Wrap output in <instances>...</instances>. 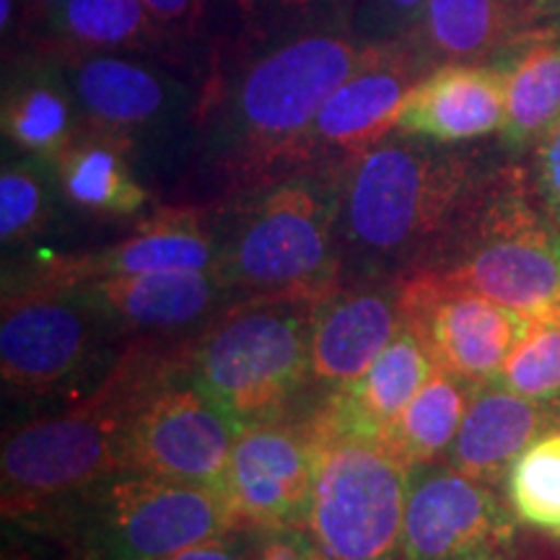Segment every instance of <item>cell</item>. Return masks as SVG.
Segmentation results:
<instances>
[{"instance_id": "obj_24", "label": "cell", "mask_w": 560, "mask_h": 560, "mask_svg": "<svg viewBox=\"0 0 560 560\" xmlns=\"http://www.w3.org/2000/svg\"><path fill=\"white\" fill-rule=\"evenodd\" d=\"M34 50L47 55L174 50L166 32L140 0H66L34 26Z\"/></svg>"}, {"instance_id": "obj_10", "label": "cell", "mask_w": 560, "mask_h": 560, "mask_svg": "<svg viewBox=\"0 0 560 560\" xmlns=\"http://www.w3.org/2000/svg\"><path fill=\"white\" fill-rule=\"evenodd\" d=\"M66 70L81 132L115 140L130 156L192 125L198 89L172 70L125 52L52 55Z\"/></svg>"}, {"instance_id": "obj_21", "label": "cell", "mask_w": 560, "mask_h": 560, "mask_svg": "<svg viewBox=\"0 0 560 560\" xmlns=\"http://www.w3.org/2000/svg\"><path fill=\"white\" fill-rule=\"evenodd\" d=\"M436 371L429 346L410 322L359 380L332 392L319 405L317 418L332 429L384 439L400 412Z\"/></svg>"}, {"instance_id": "obj_7", "label": "cell", "mask_w": 560, "mask_h": 560, "mask_svg": "<svg viewBox=\"0 0 560 560\" xmlns=\"http://www.w3.org/2000/svg\"><path fill=\"white\" fill-rule=\"evenodd\" d=\"M524 314L560 312V226L520 166L495 170L431 270Z\"/></svg>"}, {"instance_id": "obj_34", "label": "cell", "mask_w": 560, "mask_h": 560, "mask_svg": "<svg viewBox=\"0 0 560 560\" xmlns=\"http://www.w3.org/2000/svg\"><path fill=\"white\" fill-rule=\"evenodd\" d=\"M174 47L198 39L208 24L210 0H140Z\"/></svg>"}, {"instance_id": "obj_28", "label": "cell", "mask_w": 560, "mask_h": 560, "mask_svg": "<svg viewBox=\"0 0 560 560\" xmlns=\"http://www.w3.org/2000/svg\"><path fill=\"white\" fill-rule=\"evenodd\" d=\"M62 187L55 161L21 156L5 161L0 172V240L3 247L30 242L50 226Z\"/></svg>"}, {"instance_id": "obj_2", "label": "cell", "mask_w": 560, "mask_h": 560, "mask_svg": "<svg viewBox=\"0 0 560 560\" xmlns=\"http://www.w3.org/2000/svg\"><path fill=\"white\" fill-rule=\"evenodd\" d=\"M490 174L475 156L400 132L340 164V285L431 270Z\"/></svg>"}, {"instance_id": "obj_27", "label": "cell", "mask_w": 560, "mask_h": 560, "mask_svg": "<svg viewBox=\"0 0 560 560\" xmlns=\"http://www.w3.org/2000/svg\"><path fill=\"white\" fill-rule=\"evenodd\" d=\"M475 389L478 387L472 382L436 366L431 380L420 387L382 441L410 470L441 462L457 439Z\"/></svg>"}, {"instance_id": "obj_3", "label": "cell", "mask_w": 560, "mask_h": 560, "mask_svg": "<svg viewBox=\"0 0 560 560\" xmlns=\"http://www.w3.org/2000/svg\"><path fill=\"white\" fill-rule=\"evenodd\" d=\"M340 166H304L219 210V272L240 299H322L340 285Z\"/></svg>"}, {"instance_id": "obj_9", "label": "cell", "mask_w": 560, "mask_h": 560, "mask_svg": "<svg viewBox=\"0 0 560 560\" xmlns=\"http://www.w3.org/2000/svg\"><path fill=\"white\" fill-rule=\"evenodd\" d=\"M120 335L70 280L50 272L5 278L0 374L13 395L47 397L86 382Z\"/></svg>"}, {"instance_id": "obj_38", "label": "cell", "mask_w": 560, "mask_h": 560, "mask_svg": "<svg viewBox=\"0 0 560 560\" xmlns=\"http://www.w3.org/2000/svg\"><path fill=\"white\" fill-rule=\"evenodd\" d=\"M66 0H21V26L24 32H32L47 13H52Z\"/></svg>"}, {"instance_id": "obj_26", "label": "cell", "mask_w": 560, "mask_h": 560, "mask_svg": "<svg viewBox=\"0 0 560 560\" xmlns=\"http://www.w3.org/2000/svg\"><path fill=\"white\" fill-rule=\"evenodd\" d=\"M506 73V115L501 125V149L522 156L560 117V34L537 30L516 50Z\"/></svg>"}, {"instance_id": "obj_25", "label": "cell", "mask_w": 560, "mask_h": 560, "mask_svg": "<svg viewBox=\"0 0 560 560\" xmlns=\"http://www.w3.org/2000/svg\"><path fill=\"white\" fill-rule=\"evenodd\" d=\"M62 198L96 219H130L149 206V190L132 172V156L115 140L79 132L55 159Z\"/></svg>"}, {"instance_id": "obj_29", "label": "cell", "mask_w": 560, "mask_h": 560, "mask_svg": "<svg viewBox=\"0 0 560 560\" xmlns=\"http://www.w3.org/2000/svg\"><path fill=\"white\" fill-rule=\"evenodd\" d=\"M503 482L516 520L560 540V425L532 441Z\"/></svg>"}, {"instance_id": "obj_37", "label": "cell", "mask_w": 560, "mask_h": 560, "mask_svg": "<svg viewBox=\"0 0 560 560\" xmlns=\"http://www.w3.org/2000/svg\"><path fill=\"white\" fill-rule=\"evenodd\" d=\"M524 19L532 32H537V26L552 24L560 19V0H520Z\"/></svg>"}, {"instance_id": "obj_30", "label": "cell", "mask_w": 560, "mask_h": 560, "mask_svg": "<svg viewBox=\"0 0 560 560\" xmlns=\"http://www.w3.org/2000/svg\"><path fill=\"white\" fill-rule=\"evenodd\" d=\"M495 382L560 410V312L532 322Z\"/></svg>"}, {"instance_id": "obj_12", "label": "cell", "mask_w": 560, "mask_h": 560, "mask_svg": "<svg viewBox=\"0 0 560 560\" xmlns=\"http://www.w3.org/2000/svg\"><path fill=\"white\" fill-rule=\"evenodd\" d=\"M240 431L187 380L179 361L138 405L125 444V470L219 488Z\"/></svg>"}, {"instance_id": "obj_35", "label": "cell", "mask_w": 560, "mask_h": 560, "mask_svg": "<svg viewBox=\"0 0 560 560\" xmlns=\"http://www.w3.org/2000/svg\"><path fill=\"white\" fill-rule=\"evenodd\" d=\"M532 151H535L532 182H535L537 198L560 226V117L545 130Z\"/></svg>"}, {"instance_id": "obj_33", "label": "cell", "mask_w": 560, "mask_h": 560, "mask_svg": "<svg viewBox=\"0 0 560 560\" xmlns=\"http://www.w3.org/2000/svg\"><path fill=\"white\" fill-rule=\"evenodd\" d=\"M249 540L252 560H332L306 527L242 529Z\"/></svg>"}, {"instance_id": "obj_4", "label": "cell", "mask_w": 560, "mask_h": 560, "mask_svg": "<svg viewBox=\"0 0 560 560\" xmlns=\"http://www.w3.org/2000/svg\"><path fill=\"white\" fill-rule=\"evenodd\" d=\"M182 361L132 348L86 400L32 418L3 441V509L32 514L104 475L125 470L128 431L143 397Z\"/></svg>"}, {"instance_id": "obj_13", "label": "cell", "mask_w": 560, "mask_h": 560, "mask_svg": "<svg viewBox=\"0 0 560 560\" xmlns=\"http://www.w3.org/2000/svg\"><path fill=\"white\" fill-rule=\"evenodd\" d=\"M317 444L314 412L304 420L283 416L240 431L219 486L236 529L304 527Z\"/></svg>"}, {"instance_id": "obj_18", "label": "cell", "mask_w": 560, "mask_h": 560, "mask_svg": "<svg viewBox=\"0 0 560 560\" xmlns=\"http://www.w3.org/2000/svg\"><path fill=\"white\" fill-rule=\"evenodd\" d=\"M221 223L208 208H161L143 219L117 244L79 260H58L45 272L62 280L112 276H153V272L219 270Z\"/></svg>"}, {"instance_id": "obj_8", "label": "cell", "mask_w": 560, "mask_h": 560, "mask_svg": "<svg viewBox=\"0 0 560 560\" xmlns=\"http://www.w3.org/2000/svg\"><path fill=\"white\" fill-rule=\"evenodd\" d=\"M317 420L306 524L332 560H400L410 467L382 439Z\"/></svg>"}, {"instance_id": "obj_5", "label": "cell", "mask_w": 560, "mask_h": 560, "mask_svg": "<svg viewBox=\"0 0 560 560\" xmlns=\"http://www.w3.org/2000/svg\"><path fill=\"white\" fill-rule=\"evenodd\" d=\"M319 299L257 296L229 304L182 350V369L240 429L283 418L310 387Z\"/></svg>"}, {"instance_id": "obj_15", "label": "cell", "mask_w": 560, "mask_h": 560, "mask_svg": "<svg viewBox=\"0 0 560 560\" xmlns=\"http://www.w3.org/2000/svg\"><path fill=\"white\" fill-rule=\"evenodd\" d=\"M429 73L410 39L369 45L366 58L322 104L301 149L304 166H340L395 132L408 91Z\"/></svg>"}, {"instance_id": "obj_36", "label": "cell", "mask_w": 560, "mask_h": 560, "mask_svg": "<svg viewBox=\"0 0 560 560\" xmlns=\"http://www.w3.org/2000/svg\"><path fill=\"white\" fill-rule=\"evenodd\" d=\"M164 560H252V550L247 535L242 529H234L229 535L213 537V540L174 552V556Z\"/></svg>"}, {"instance_id": "obj_19", "label": "cell", "mask_w": 560, "mask_h": 560, "mask_svg": "<svg viewBox=\"0 0 560 560\" xmlns=\"http://www.w3.org/2000/svg\"><path fill=\"white\" fill-rule=\"evenodd\" d=\"M506 115V73L501 66L433 68L405 96L395 132L457 145L501 132Z\"/></svg>"}, {"instance_id": "obj_31", "label": "cell", "mask_w": 560, "mask_h": 560, "mask_svg": "<svg viewBox=\"0 0 560 560\" xmlns=\"http://www.w3.org/2000/svg\"><path fill=\"white\" fill-rule=\"evenodd\" d=\"M234 13L236 30L268 34L291 26L348 21L350 0H226Z\"/></svg>"}, {"instance_id": "obj_32", "label": "cell", "mask_w": 560, "mask_h": 560, "mask_svg": "<svg viewBox=\"0 0 560 560\" xmlns=\"http://www.w3.org/2000/svg\"><path fill=\"white\" fill-rule=\"evenodd\" d=\"M429 0H350L348 24L366 45L408 39Z\"/></svg>"}, {"instance_id": "obj_39", "label": "cell", "mask_w": 560, "mask_h": 560, "mask_svg": "<svg viewBox=\"0 0 560 560\" xmlns=\"http://www.w3.org/2000/svg\"><path fill=\"white\" fill-rule=\"evenodd\" d=\"M21 3V0H0V30H3V34L9 32V26H13V21H16V5Z\"/></svg>"}, {"instance_id": "obj_17", "label": "cell", "mask_w": 560, "mask_h": 560, "mask_svg": "<svg viewBox=\"0 0 560 560\" xmlns=\"http://www.w3.org/2000/svg\"><path fill=\"white\" fill-rule=\"evenodd\" d=\"M120 332L164 338L202 330L236 296L219 270L70 280Z\"/></svg>"}, {"instance_id": "obj_6", "label": "cell", "mask_w": 560, "mask_h": 560, "mask_svg": "<svg viewBox=\"0 0 560 560\" xmlns=\"http://www.w3.org/2000/svg\"><path fill=\"white\" fill-rule=\"evenodd\" d=\"M32 514L81 560H164L236 529L221 488L136 470L104 475Z\"/></svg>"}, {"instance_id": "obj_11", "label": "cell", "mask_w": 560, "mask_h": 560, "mask_svg": "<svg viewBox=\"0 0 560 560\" xmlns=\"http://www.w3.org/2000/svg\"><path fill=\"white\" fill-rule=\"evenodd\" d=\"M495 488L431 462L410 470L400 560H520V532Z\"/></svg>"}, {"instance_id": "obj_14", "label": "cell", "mask_w": 560, "mask_h": 560, "mask_svg": "<svg viewBox=\"0 0 560 560\" xmlns=\"http://www.w3.org/2000/svg\"><path fill=\"white\" fill-rule=\"evenodd\" d=\"M408 322L429 346L436 366L475 387L499 380L532 322L511 306L450 283L436 272L405 280Z\"/></svg>"}, {"instance_id": "obj_1", "label": "cell", "mask_w": 560, "mask_h": 560, "mask_svg": "<svg viewBox=\"0 0 560 560\" xmlns=\"http://www.w3.org/2000/svg\"><path fill=\"white\" fill-rule=\"evenodd\" d=\"M348 21L231 32L210 55L192 115L195 164L226 198L301 164L314 117L366 58Z\"/></svg>"}, {"instance_id": "obj_16", "label": "cell", "mask_w": 560, "mask_h": 560, "mask_svg": "<svg viewBox=\"0 0 560 560\" xmlns=\"http://www.w3.org/2000/svg\"><path fill=\"white\" fill-rule=\"evenodd\" d=\"M405 322V280H363L332 289L314 310L310 387L330 397L359 380Z\"/></svg>"}, {"instance_id": "obj_22", "label": "cell", "mask_w": 560, "mask_h": 560, "mask_svg": "<svg viewBox=\"0 0 560 560\" xmlns=\"http://www.w3.org/2000/svg\"><path fill=\"white\" fill-rule=\"evenodd\" d=\"M3 138L13 153L55 161L81 132L79 109L60 60L34 50L11 68L0 107Z\"/></svg>"}, {"instance_id": "obj_23", "label": "cell", "mask_w": 560, "mask_h": 560, "mask_svg": "<svg viewBox=\"0 0 560 560\" xmlns=\"http://www.w3.org/2000/svg\"><path fill=\"white\" fill-rule=\"evenodd\" d=\"M527 34L532 30L520 0H429L408 39L433 70L457 62L480 66Z\"/></svg>"}, {"instance_id": "obj_20", "label": "cell", "mask_w": 560, "mask_h": 560, "mask_svg": "<svg viewBox=\"0 0 560 560\" xmlns=\"http://www.w3.org/2000/svg\"><path fill=\"white\" fill-rule=\"evenodd\" d=\"M560 425V410L516 395L499 382L475 389L457 439L444 454L446 465L495 488L535 439Z\"/></svg>"}]
</instances>
